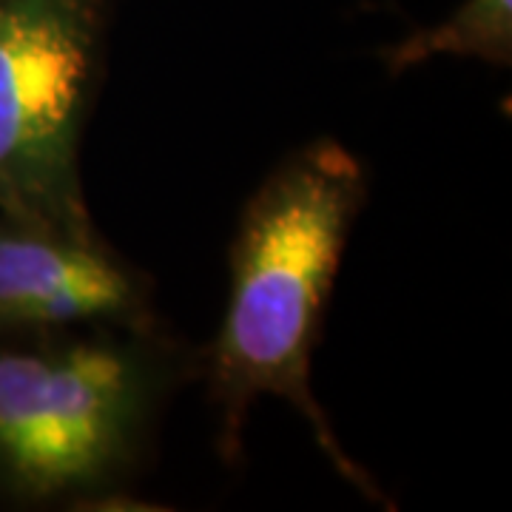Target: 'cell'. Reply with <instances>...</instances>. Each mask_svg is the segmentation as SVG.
<instances>
[{"label":"cell","mask_w":512,"mask_h":512,"mask_svg":"<svg viewBox=\"0 0 512 512\" xmlns=\"http://www.w3.org/2000/svg\"><path fill=\"white\" fill-rule=\"evenodd\" d=\"M362 200L365 171L339 143H313L259 188L234 242L228 311L211 353L225 439H237L256 396H282L308 416L319 444L353 478L311 396L308 370Z\"/></svg>","instance_id":"cell-1"},{"label":"cell","mask_w":512,"mask_h":512,"mask_svg":"<svg viewBox=\"0 0 512 512\" xmlns=\"http://www.w3.org/2000/svg\"><path fill=\"white\" fill-rule=\"evenodd\" d=\"M441 55L481 57L495 66H510L512 0H464L439 26L421 29L393 46L387 69L399 74Z\"/></svg>","instance_id":"cell-5"},{"label":"cell","mask_w":512,"mask_h":512,"mask_svg":"<svg viewBox=\"0 0 512 512\" xmlns=\"http://www.w3.org/2000/svg\"><path fill=\"white\" fill-rule=\"evenodd\" d=\"M134 370L120 353L0 356V456L35 493L92 478L123 439Z\"/></svg>","instance_id":"cell-2"},{"label":"cell","mask_w":512,"mask_h":512,"mask_svg":"<svg viewBox=\"0 0 512 512\" xmlns=\"http://www.w3.org/2000/svg\"><path fill=\"white\" fill-rule=\"evenodd\" d=\"M126 276L89 248L32 237H0V313L20 322H74L120 311Z\"/></svg>","instance_id":"cell-4"},{"label":"cell","mask_w":512,"mask_h":512,"mask_svg":"<svg viewBox=\"0 0 512 512\" xmlns=\"http://www.w3.org/2000/svg\"><path fill=\"white\" fill-rule=\"evenodd\" d=\"M97 0L0 3V168L69 165Z\"/></svg>","instance_id":"cell-3"}]
</instances>
